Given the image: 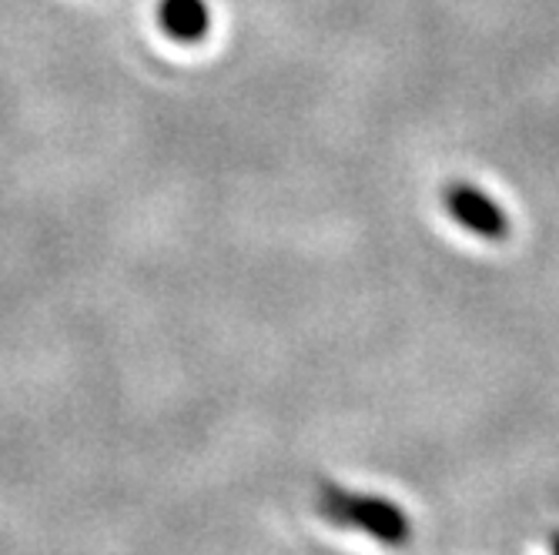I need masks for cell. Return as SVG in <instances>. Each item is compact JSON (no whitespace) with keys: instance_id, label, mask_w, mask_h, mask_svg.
<instances>
[{"instance_id":"obj_1","label":"cell","mask_w":559,"mask_h":555,"mask_svg":"<svg viewBox=\"0 0 559 555\" xmlns=\"http://www.w3.org/2000/svg\"><path fill=\"white\" fill-rule=\"evenodd\" d=\"M316 512L335 529L362 532V535H369L389 548H402L413 539L409 512H405L402 506H395L392 498L352 492V488L335 485V482H322L316 488Z\"/></svg>"},{"instance_id":"obj_2","label":"cell","mask_w":559,"mask_h":555,"mask_svg":"<svg viewBox=\"0 0 559 555\" xmlns=\"http://www.w3.org/2000/svg\"><path fill=\"white\" fill-rule=\"evenodd\" d=\"M442 205H445V212H449V218L455 225H460L463 231H469V234H476V238L502 241L506 234H510V218H506V212L483 188H476L469 181L445 184Z\"/></svg>"},{"instance_id":"obj_3","label":"cell","mask_w":559,"mask_h":555,"mask_svg":"<svg viewBox=\"0 0 559 555\" xmlns=\"http://www.w3.org/2000/svg\"><path fill=\"white\" fill-rule=\"evenodd\" d=\"M158 24L175 44H201L212 31V11L205 0H162Z\"/></svg>"},{"instance_id":"obj_4","label":"cell","mask_w":559,"mask_h":555,"mask_svg":"<svg viewBox=\"0 0 559 555\" xmlns=\"http://www.w3.org/2000/svg\"><path fill=\"white\" fill-rule=\"evenodd\" d=\"M549 542H552V545H549V548H552V555H559V532H556V535H552Z\"/></svg>"}]
</instances>
